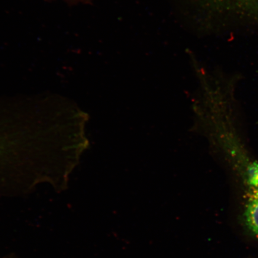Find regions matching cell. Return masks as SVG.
I'll return each mask as SVG.
<instances>
[{"mask_svg": "<svg viewBox=\"0 0 258 258\" xmlns=\"http://www.w3.org/2000/svg\"><path fill=\"white\" fill-rule=\"evenodd\" d=\"M215 3L227 5L230 7L242 9L243 11L252 10L258 7V0H211Z\"/></svg>", "mask_w": 258, "mask_h": 258, "instance_id": "cell-2", "label": "cell"}, {"mask_svg": "<svg viewBox=\"0 0 258 258\" xmlns=\"http://www.w3.org/2000/svg\"><path fill=\"white\" fill-rule=\"evenodd\" d=\"M244 218L247 228L258 238V186L253 187L248 197Z\"/></svg>", "mask_w": 258, "mask_h": 258, "instance_id": "cell-1", "label": "cell"}]
</instances>
